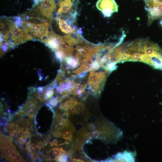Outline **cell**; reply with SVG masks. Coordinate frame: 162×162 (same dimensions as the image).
<instances>
[{
  "label": "cell",
  "instance_id": "cell-1",
  "mask_svg": "<svg viewBox=\"0 0 162 162\" xmlns=\"http://www.w3.org/2000/svg\"><path fill=\"white\" fill-rule=\"evenodd\" d=\"M22 26L24 29L32 33L35 37L42 39L49 34V24L47 22L40 24H34L28 22H23Z\"/></svg>",
  "mask_w": 162,
  "mask_h": 162
},
{
  "label": "cell",
  "instance_id": "cell-2",
  "mask_svg": "<svg viewBox=\"0 0 162 162\" xmlns=\"http://www.w3.org/2000/svg\"><path fill=\"white\" fill-rule=\"evenodd\" d=\"M6 21L11 34V38L15 44H19L33 38L28 32L18 28L11 20H8Z\"/></svg>",
  "mask_w": 162,
  "mask_h": 162
},
{
  "label": "cell",
  "instance_id": "cell-3",
  "mask_svg": "<svg viewBox=\"0 0 162 162\" xmlns=\"http://www.w3.org/2000/svg\"><path fill=\"white\" fill-rule=\"evenodd\" d=\"M145 9L148 14V23L162 17V2L158 0H148L145 2Z\"/></svg>",
  "mask_w": 162,
  "mask_h": 162
},
{
  "label": "cell",
  "instance_id": "cell-4",
  "mask_svg": "<svg viewBox=\"0 0 162 162\" xmlns=\"http://www.w3.org/2000/svg\"><path fill=\"white\" fill-rule=\"evenodd\" d=\"M96 6L104 16L106 17H110L113 13L118 12V6L115 0H98Z\"/></svg>",
  "mask_w": 162,
  "mask_h": 162
},
{
  "label": "cell",
  "instance_id": "cell-5",
  "mask_svg": "<svg viewBox=\"0 0 162 162\" xmlns=\"http://www.w3.org/2000/svg\"><path fill=\"white\" fill-rule=\"evenodd\" d=\"M56 0H43L39 8L41 13L46 17L51 16L56 6Z\"/></svg>",
  "mask_w": 162,
  "mask_h": 162
},
{
  "label": "cell",
  "instance_id": "cell-6",
  "mask_svg": "<svg viewBox=\"0 0 162 162\" xmlns=\"http://www.w3.org/2000/svg\"><path fill=\"white\" fill-rule=\"evenodd\" d=\"M9 139L3 138L1 140L2 156L8 160L12 153L16 149Z\"/></svg>",
  "mask_w": 162,
  "mask_h": 162
},
{
  "label": "cell",
  "instance_id": "cell-7",
  "mask_svg": "<svg viewBox=\"0 0 162 162\" xmlns=\"http://www.w3.org/2000/svg\"><path fill=\"white\" fill-rule=\"evenodd\" d=\"M73 38L70 34H67L62 37L61 48L68 55H70L73 50V44L74 43Z\"/></svg>",
  "mask_w": 162,
  "mask_h": 162
},
{
  "label": "cell",
  "instance_id": "cell-8",
  "mask_svg": "<svg viewBox=\"0 0 162 162\" xmlns=\"http://www.w3.org/2000/svg\"><path fill=\"white\" fill-rule=\"evenodd\" d=\"M62 37V36L51 32L43 41L52 49L57 50L60 47Z\"/></svg>",
  "mask_w": 162,
  "mask_h": 162
},
{
  "label": "cell",
  "instance_id": "cell-9",
  "mask_svg": "<svg viewBox=\"0 0 162 162\" xmlns=\"http://www.w3.org/2000/svg\"><path fill=\"white\" fill-rule=\"evenodd\" d=\"M105 74L104 73L99 74H92L89 77V84L92 86H93L94 88L101 82L104 81L105 78ZM93 87V86H92Z\"/></svg>",
  "mask_w": 162,
  "mask_h": 162
},
{
  "label": "cell",
  "instance_id": "cell-10",
  "mask_svg": "<svg viewBox=\"0 0 162 162\" xmlns=\"http://www.w3.org/2000/svg\"><path fill=\"white\" fill-rule=\"evenodd\" d=\"M58 20L59 28L62 32L66 34H71L76 32V29L71 27L64 20L58 18Z\"/></svg>",
  "mask_w": 162,
  "mask_h": 162
},
{
  "label": "cell",
  "instance_id": "cell-11",
  "mask_svg": "<svg viewBox=\"0 0 162 162\" xmlns=\"http://www.w3.org/2000/svg\"><path fill=\"white\" fill-rule=\"evenodd\" d=\"M117 156V160L120 161L131 162L134 160V153L128 152H124L120 153Z\"/></svg>",
  "mask_w": 162,
  "mask_h": 162
},
{
  "label": "cell",
  "instance_id": "cell-12",
  "mask_svg": "<svg viewBox=\"0 0 162 162\" xmlns=\"http://www.w3.org/2000/svg\"><path fill=\"white\" fill-rule=\"evenodd\" d=\"M0 26L1 35L5 39H7L8 37L9 31L6 28L4 24L1 22Z\"/></svg>",
  "mask_w": 162,
  "mask_h": 162
},
{
  "label": "cell",
  "instance_id": "cell-13",
  "mask_svg": "<svg viewBox=\"0 0 162 162\" xmlns=\"http://www.w3.org/2000/svg\"><path fill=\"white\" fill-rule=\"evenodd\" d=\"M30 149L33 154H37L39 152L40 147L38 145L34 144H32L30 146Z\"/></svg>",
  "mask_w": 162,
  "mask_h": 162
},
{
  "label": "cell",
  "instance_id": "cell-14",
  "mask_svg": "<svg viewBox=\"0 0 162 162\" xmlns=\"http://www.w3.org/2000/svg\"><path fill=\"white\" fill-rule=\"evenodd\" d=\"M68 63L72 67H75L77 63L76 59L73 57H68L67 58Z\"/></svg>",
  "mask_w": 162,
  "mask_h": 162
},
{
  "label": "cell",
  "instance_id": "cell-15",
  "mask_svg": "<svg viewBox=\"0 0 162 162\" xmlns=\"http://www.w3.org/2000/svg\"><path fill=\"white\" fill-rule=\"evenodd\" d=\"M23 161L22 158L20 154L17 152L15 156L14 161Z\"/></svg>",
  "mask_w": 162,
  "mask_h": 162
},
{
  "label": "cell",
  "instance_id": "cell-16",
  "mask_svg": "<svg viewBox=\"0 0 162 162\" xmlns=\"http://www.w3.org/2000/svg\"><path fill=\"white\" fill-rule=\"evenodd\" d=\"M56 54L57 57L60 59H62L64 56V53L61 50L57 51Z\"/></svg>",
  "mask_w": 162,
  "mask_h": 162
},
{
  "label": "cell",
  "instance_id": "cell-17",
  "mask_svg": "<svg viewBox=\"0 0 162 162\" xmlns=\"http://www.w3.org/2000/svg\"><path fill=\"white\" fill-rule=\"evenodd\" d=\"M52 154L53 156L56 158L58 157L60 154V151L58 149H54L52 152Z\"/></svg>",
  "mask_w": 162,
  "mask_h": 162
},
{
  "label": "cell",
  "instance_id": "cell-18",
  "mask_svg": "<svg viewBox=\"0 0 162 162\" xmlns=\"http://www.w3.org/2000/svg\"><path fill=\"white\" fill-rule=\"evenodd\" d=\"M62 134L63 137L66 139L68 138L70 136V132L68 130H66L64 131Z\"/></svg>",
  "mask_w": 162,
  "mask_h": 162
},
{
  "label": "cell",
  "instance_id": "cell-19",
  "mask_svg": "<svg viewBox=\"0 0 162 162\" xmlns=\"http://www.w3.org/2000/svg\"><path fill=\"white\" fill-rule=\"evenodd\" d=\"M10 135L11 137L15 138L17 137L18 134L16 130H14L11 132Z\"/></svg>",
  "mask_w": 162,
  "mask_h": 162
},
{
  "label": "cell",
  "instance_id": "cell-20",
  "mask_svg": "<svg viewBox=\"0 0 162 162\" xmlns=\"http://www.w3.org/2000/svg\"><path fill=\"white\" fill-rule=\"evenodd\" d=\"M16 132L18 135L20 136H22L23 133V130L21 128L18 129Z\"/></svg>",
  "mask_w": 162,
  "mask_h": 162
},
{
  "label": "cell",
  "instance_id": "cell-21",
  "mask_svg": "<svg viewBox=\"0 0 162 162\" xmlns=\"http://www.w3.org/2000/svg\"><path fill=\"white\" fill-rule=\"evenodd\" d=\"M30 135L29 132L26 130L24 133V136L25 138H27Z\"/></svg>",
  "mask_w": 162,
  "mask_h": 162
},
{
  "label": "cell",
  "instance_id": "cell-22",
  "mask_svg": "<svg viewBox=\"0 0 162 162\" xmlns=\"http://www.w3.org/2000/svg\"><path fill=\"white\" fill-rule=\"evenodd\" d=\"M40 0H34V3L35 4L38 3Z\"/></svg>",
  "mask_w": 162,
  "mask_h": 162
},
{
  "label": "cell",
  "instance_id": "cell-23",
  "mask_svg": "<svg viewBox=\"0 0 162 162\" xmlns=\"http://www.w3.org/2000/svg\"><path fill=\"white\" fill-rule=\"evenodd\" d=\"M159 23L161 26L162 27V19L159 22Z\"/></svg>",
  "mask_w": 162,
  "mask_h": 162
},
{
  "label": "cell",
  "instance_id": "cell-24",
  "mask_svg": "<svg viewBox=\"0 0 162 162\" xmlns=\"http://www.w3.org/2000/svg\"><path fill=\"white\" fill-rule=\"evenodd\" d=\"M143 0L145 2H146L147 1H148V0ZM158 0L162 2V0Z\"/></svg>",
  "mask_w": 162,
  "mask_h": 162
}]
</instances>
